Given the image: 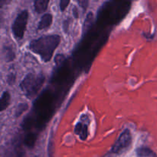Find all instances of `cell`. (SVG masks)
<instances>
[{"label":"cell","instance_id":"cell-6","mask_svg":"<svg viewBox=\"0 0 157 157\" xmlns=\"http://www.w3.org/2000/svg\"><path fill=\"white\" fill-rule=\"evenodd\" d=\"M52 20H53V18L50 13H46L43 15L38 25V30L45 29L50 27L52 23Z\"/></svg>","mask_w":157,"mask_h":157},{"label":"cell","instance_id":"cell-8","mask_svg":"<svg viewBox=\"0 0 157 157\" xmlns=\"http://www.w3.org/2000/svg\"><path fill=\"white\" fill-rule=\"evenodd\" d=\"M11 95L8 91H4L0 98V110L4 111L10 104Z\"/></svg>","mask_w":157,"mask_h":157},{"label":"cell","instance_id":"cell-12","mask_svg":"<svg viewBox=\"0 0 157 157\" xmlns=\"http://www.w3.org/2000/svg\"><path fill=\"white\" fill-rule=\"evenodd\" d=\"M48 157H54V153H55V142H54V131L52 130L51 132L50 139L48 142Z\"/></svg>","mask_w":157,"mask_h":157},{"label":"cell","instance_id":"cell-17","mask_svg":"<svg viewBox=\"0 0 157 157\" xmlns=\"http://www.w3.org/2000/svg\"><path fill=\"white\" fill-rule=\"evenodd\" d=\"M73 15L76 19H78V17H79V12H78V9L76 6H74L73 9Z\"/></svg>","mask_w":157,"mask_h":157},{"label":"cell","instance_id":"cell-16","mask_svg":"<svg viewBox=\"0 0 157 157\" xmlns=\"http://www.w3.org/2000/svg\"><path fill=\"white\" fill-rule=\"evenodd\" d=\"M78 4H79L80 6L82 8L83 10L85 12L87 9V6H88L89 2L87 1V0H80V1H78Z\"/></svg>","mask_w":157,"mask_h":157},{"label":"cell","instance_id":"cell-10","mask_svg":"<svg viewBox=\"0 0 157 157\" xmlns=\"http://www.w3.org/2000/svg\"><path fill=\"white\" fill-rule=\"evenodd\" d=\"M3 55L4 58L7 62L12 61L15 58V53L13 48L9 46H4L3 47Z\"/></svg>","mask_w":157,"mask_h":157},{"label":"cell","instance_id":"cell-14","mask_svg":"<svg viewBox=\"0 0 157 157\" xmlns=\"http://www.w3.org/2000/svg\"><path fill=\"white\" fill-rule=\"evenodd\" d=\"M7 82L8 84L12 85L15 82V75L14 73H10L7 76Z\"/></svg>","mask_w":157,"mask_h":157},{"label":"cell","instance_id":"cell-15","mask_svg":"<svg viewBox=\"0 0 157 157\" xmlns=\"http://www.w3.org/2000/svg\"><path fill=\"white\" fill-rule=\"evenodd\" d=\"M70 3L69 0H61L60 2V9H61V12H64L66 9H67V6Z\"/></svg>","mask_w":157,"mask_h":157},{"label":"cell","instance_id":"cell-18","mask_svg":"<svg viewBox=\"0 0 157 157\" xmlns=\"http://www.w3.org/2000/svg\"><path fill=\"white\" fill-rule=\"evenodd\" d=\"M68 27H69V20H65L64 21V25H63V29H64V32L67 33L68 32Z\"/></svg>","mask_w":157,"mask_h":157},{"label":"cell","instance_id":"cell-2","mask_svg":"<svg viewBox=\"0 0 157 157\" xmlns=\"http://www.w3.org/2000/svg\"><path fill=\"white\" fill-rule=\"evenodd\" d=\"M45 78L43 74L29 73L20 83L19 87L29 99L35 98L44 84Z\"/></svg>","mask_w":157,"mask_h":157},{"label":"cell","instance_id":"cell-9","mask_svg":"<svg viewBox=\"0 0 157 157\" xmlns=\"http://www.w3.org/2000/svg\"><path fill=\"white\" fill-rule=\"evenodd\" d=\"M136 154L139 157H157L156 153L146 147H141L136 149Z\"/></svg>","mask_w":157,"mask_h":157},{"label":"cell","instance_id":"cell-1","mask_svg":"<svg viewBox=\"0 0 157 157\" xmlns=\"http://www.w3.org/2000/svg\"><path fill=\"white\" fill-rule=\"evenodd\" d=\"M61 42V37L58 35H44L29 43V49L39 55L44 62L51 61L55 51Z\"/></svg>","mask_w":157,"mask_h":157},{"label":"cell","instance_id":"cell-13","mask_svg":"<svg viewBox=\"0 0 157 157\" xmlns=\"http://www.w3.org/2000/svg\"><path fill=\"white\" fill-rule=\"evenodd\" d=\"M28 108H29V105H28L27 104H25V103L20 104L17 107L16 110H15V117H18L21 116L24 112H25L26 110H28Z\"/></svg>","mask_w":157,"mask_h":157},{"label":"cell","instance_id":"cell-11","mask_svg":"<svg viewBox=\"0 0 157 157\" xmlns=\"http://www.w3.org/2000/svg\"><path fill=\"white\" fill-rule=\"evenodd\" d=\"M93 21L94 15L91 12H90L89 13H87L85 21H84V25H83V33H87L90 30V28L92 27V25H93Z\"/></svg>","mask_w":157,"mask_h":157},{"label":"cell","instance_id":"cell-3","mask_svg":"<svg viewBox=\"0 0 157 157\" xmlns=\"http://www.w3.org/2000/svg\"><path fill=\"white\" fill-rule=\"evenodd\" d=\"M28 18H29L28 10H22L17 15L12 26V33L15 39L21 40L24 37L26 26H27Z\"/></svg>","mask_w":157,"mask_h":157},{"label":"cell","instance_id":"cell-7","mask_svg":"<svg viewBox=\"0 0 157 157\" xmlns=\"http://www.w3.org/2000/svg\"><path fill=\"white\" fill-rule=\"evenodd\" d=\"M48 0H37L34 2V7H35V12L38 13H43L45 12L48 6Z\"/></svg>","mask_w":157,"mask_h":157},{"label":"cell","instance_id":"cell-4","mask_svg":"<svg viewBox=\"0 0 157 157\" xmlns=\"http://www.w3.org/2000/svg\"><path fill=\"white\" fill-rule=\"evenodd\" d=\"M132 143V136L129 129H125L120 135L119 138L112 147L111 153L120 154L122 151L128 148Z\"/></svg>","mask_w":157,"mask_h":157},{"label":"cell","instance_id":"cell-5","mask_svg":"<svg viewBox=\"0 0 157 157\" xmlns=\"http://www.w3.org/2000/svg\"><path fill=\"white\" fill-rule=\"evenodd\" d=\"M75 134L79 136L80 139L82 141H84L87 138V126L85 124H82L81 122H78L75 125Z\"/></svg>","mask_w":157,"mask_h":157}]
</instances>
